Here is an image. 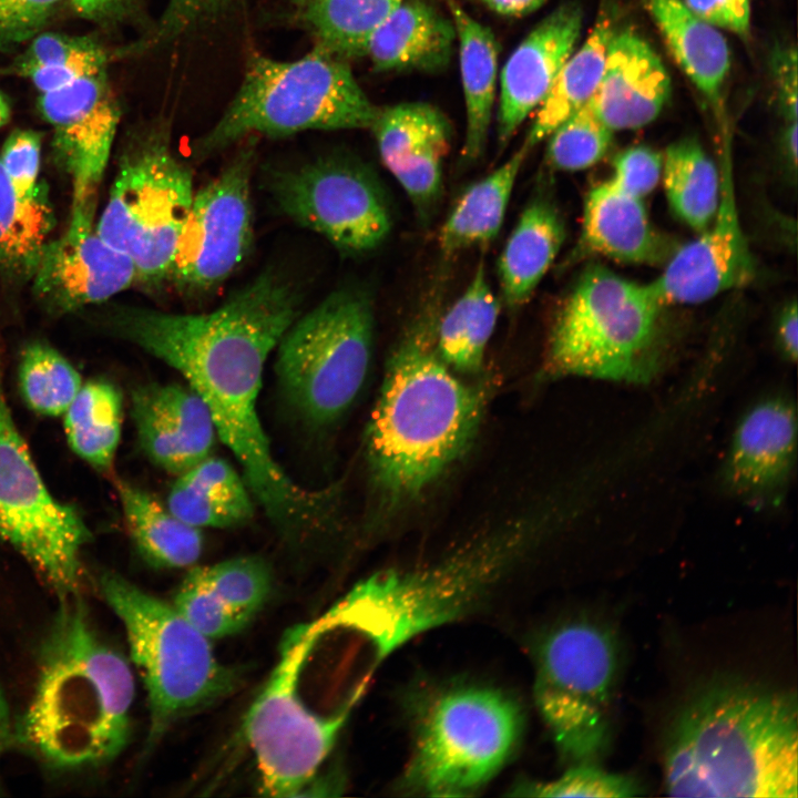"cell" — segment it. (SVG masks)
<instances>
[{
    "instance_id": "39",
    "label": "cell",
    "mask_w": 798,
    "mask_h": 798,
    "mask_svg": "<svg viewBox=\"0 0 798 798\" xmlns=\"http://www.w3.org/2000/svg\"><path fill=\"white\" fill-rule=\"evenodd\" d=\"M82 386L73 365L44 342H32L21 354L19 387L30 409L42 416L65 412Z\"/></svg>"
},
{
    "instance_id": "32",
    "label": "cell",
    "mask_w": 798,
    "mask_h": 798,
    "mask_svg": "<svg viewBox=\"0 0 798 798\" xmlns=\"http://www.w3.org/2000/svg\"><path fill=\"white\" fill-rule=\"evenodd\" d=\"M528 153L522 144L503 164L462 194L439 233L440 247L446 254L484 246L498 236Z\"/></svg>"
},
{
    "instance_id": "27",
    "label": "cell",
    "mask_w": 798,
    "mask_h": 798,
    "mask_svg": "<svg viewBox=\"0 0 798 798\" xmlns=\"http://www.w3.org/2000/svg\"><path fill=\"white\" fill-rule=\"evenodd\" d=\"M565 238L556 205L539 193L523 209L498 260V276L505 304H525L553 264Z\"/></svg>"
},
{
    "instance_id": "18",
    "label": "cell",
    "mask_w": 798,
    "mask_h": 798,
    "mask_svg": "<svg viewBox=\"0 0 798 798\" xmlns=\"http://www.w3.org/2000/svg\"><path fill=\"white\" fill-rule=\"evenodd\" d=\"M39 108L53 129L54 158L71 180V212H95L120 121L105 72L41 93Z\"/></svg>"
},
{
    "instance_id": "26",
    "label": "cell",
    "mask_w": 798,
    "mask_h": 798,
    "mask_svg": "<svg viewBox=\"0 0 798 798\" xmlns=\"http://www.w3.org/2000/svg\"><path fill=\"white\" fill-rule=\"evenodd\" d=\"M457 39L451 18L423 0H406L371 34L366 55L374 69L443 70Z\"/></svg>"
},
{
    "instance_id": "46",
    "label": "cell",
    "mask_w": 798,
    "mask_h": 798,
    "mask_svg": "<svg viewBox=\"0 0 798 798\" xmlns=\"http://www.w3.org/2000/svg\"><path fill=\"white\" fill-rule=\"evenodd\" d=\"M612 167L610 178L624 191L643 200L662 178L663 156L648 146H631L614 157Z\"/></svg>"
},
{
    "instance_id": "17",
    "label": "cell",
    "mask_w": 798,
    "mask_h": 798,
    "mask_svg": "<svg viewBox=\"0 0 798 798\" xmlns=\"http://www.w3.org/2000/svg\"><path fill=\"white\" fill-rule=\"evenodd\" d=\"M720 193L712 222L697 238L677 247L652 282L665 306L693 305L749 284L756 273L743 229L734 183L729 131L722 133Z\"/></svg>"
},
{
    "instance_id": "20",
    "label": "cell",
    "mask_w": 798,
    "mask_h": 798,
    "mask_svg": "<svg viewBox=\"0 0 798 798\" xmlns=\"http://www.w3.org/2000/svg\"><path fill=\"white\" fill-rule=\"evenodd\" d=\"M796 410L789 399L769 396L739 419L723 468V481L754 505L777 504L792 478L797 456Z\"/></svg>"
},
{
    "instance_id": "13",
    "label": "cell",
    "mask_w": 798,
    "mask_h": 798,
    "mask_svg": "<svg viewBox=\"0 0 798 798\" xmlns=\"http://www.w3.org/2000/svg\"><path fill=\"white\" fill-rule=\"evenodd\" d=\"M317 635L316 622L285 633L276 666L243 720V736L255 756L266 796L301 794L331 751L352 708L324 717L298 695L299 673Z\"/></svg>"
},
{
    "instance_id": "4",
    "label": "cell",
    "mask_w": 798,
    "mask_h": 798,
    "mask_svg": "<svg viewBox=\"0 0 798 798\" xmlns=\"http://www.w3.org/2000/svg\"><path fill=\"white\" fill-rule=\"evenodd\" d=\"M482 388L461 380L413 331L386 369L367 429L372 478L393 502L417 497L469 447L484 408Z\"/></svg>"
},
{
    "instance_id": "22",
    "label": "cell",
    "mask_w": 798,
    "mask_h": 798,
    "mask_svg": "<svg viewBox=\"0 0 798 798\" xmlns=\"http://www.w3.org/2000/svg\"><path fill=\"white\" fill-rule=\"evenodd\" d=\"M131 413L141 449L163 471L177 477L212 456L218 438L214 420L187 383L137 386Z\"/></svg>"
},
{
    "instance_id": "12",
    "label": "cell",
    "mask_w": 798,
    "mask_h": 798,
    "mask_svg": "<svg viewBox=\"0 0 798 798\" xmlns=\"http://www.w3.org/2000/svg\"><path fill=\"white\" fill-rule=\"evenodd\" d=\"M617 673L616 641L595 622L565 623L543 640L534 698L560 754L571 763L594 761L607 747Z\"/></svg>"
},
{
    "instance_id": "15",
    "label": "cell",
    "mask_w": 798,
    "mask_h": 798,
    "mask_svg": "<svg viewBox=\"0 0 798 798\" xmlns=\"http://www.w3.org/2000/svg\"><path fill=\"white\" fill-rule=\"evenodd\" d=\"M269 191L282 213L344 256L368 254L390 234L391 214L380 185L354 160L326 156L276 172Z\"/></svg>"
},
{
    "instance_id": "47",
    "label": "cell",
    "mask_w": 798,
    "mask_h": 798,
    "mask_svg": "<svg viewBox=\"0 0 798 798\" xmlns=\"http://www.w3.org/2000/svg\"><path fill=\"white\" fill-rule=\"evenodd\" d=\"M61 0H0V45L35 37Z\"/></svg>"
},
{
    "instance_id": "51",
    "label": "cell",
    "mask_w": 798,
    "mask_h": 798,
    "mask_svg": "<svg viewBox=\"0 0 798 798\" xmlns=\"http://www.w3.org/2000/svg\"><path fill=\"white\" fill-rule=\"evenodd\" d=\"M797 55L795 51L779 52L776 59L780 96L789 122L797 121Z\"/></svg>"
},
{
    "instance_id": "29",
    "label": "cell",
    "mask_w": 798,
    "mask_h": 798,
    "mask_svg": "<svg viewBox=\"0 0 798 798\" xmlns=\"http://www.w3.org/2000/svg\"><path fill=\"white\" fill-rule=\"evenodd\" d=\"M459 42V62L466 104L462 160L473 163L483 154L495 101L499 49L490 28L477 21L457 0H446Z\"/></svg>"
},
{
    "instance_id": "21",
    "label": "cell",
    "mask_w": 798,
    "mask_h": 798,
    "mask_svg": "<svg viewBox=\"0 0 798 798\" xmlns=\"http://www.w3.org/2000/svg\"><path fill=\"white\" fill-rule=\"evenodd\" d=\"M380 158L420 216L427 217L442 192V165L451 125L436 106L405 102L383 108L370 127Z\"/></svg>"
},
{
    "instance_id": "3",
    "label": "cell",
    "mask_w": 798,
    "mask_h": 798,
    "mask_svg": "<svg viewBox=\"0 0 798 798\" xmlns=\"http://www.w3.org/2000/svg\"><path fill=\"white\" fill-rule=\"evenodd\" d=\"M795 693L736 679L696 692L675 715L663 753L674 797L796 798Z\"/></svg>"
},
{
    "instance_id": "28",
    "label": "cell",
    "mask_w": 798,
    "mask_h": 798,
    "mask_svg": "<svg viewBox=\"0 0 798 798\" xmlns=\"http://www.w3.org/2000/svg\"><path fill=\"white\" fill-rule=\"evenodd\" d=\"M645 3L674 59L720 117L722 91L730 65L726 39L682 0Z\"/></svg>"
},
{
    "instance_id": "45",
    "label": "cell",
    "mask_w": 798,
    "mask_h": 798,
    "mask_svg": "<svg viewBox=\"0 0 798 798\" xmlns=\"http://www.w3.org/2000/svg\"><path fill=\"white\" fill-rule=\"evenodd\" d=\"M41 136L31 130H16L6 140L0 162L16 192L33 197L43 183H38L40 171Z\"/></svg>"
},
{
    "instance_id": "5",
    "label": "cell",
    "mask_w": 798,
    "mask_h": 798,
    "mask_svg": "<svg viewBox=\"0 0 798 798\" xmlns=\"http://www.w3.org/2000/svg\"><path fill=\"white\" fill-rule=\"evenodd\" d=\"M531 532L519 522L432 566L374 574L317 621L324 631L355 638L371 675L412 637L467 612L524 550Z\"/></svg>"
},
{
    "instance_id": "34",
    "label": "cell",
    "mask_w": 798,
    "mask_h": 798,
    "mask_svg": "<svg viewBox=\"0 0 798 798\" xmlns=\"http://www.w3.org/2000/svg\"><path fill=\"white\" fill-rule=\"evenodd\" d=\"M613 33L611 18L601 16L583 45L573 51L566 60L550 92L538 108L523 143L529 151L546 140L557 125L594 95L603 74Z\"/></svg>"
},
{
    "instance_id": "6",
    "label": "cell",
    "mask_w": 798,
    "mask_h": 798,
    "mask_svg": "<svg viewBox=\"0 0 798 798\" xmlns=\"http://www.w3.org/2000/svg\"><path fill=\"white\" fill-rule=\"evenodd\" d=\"M654 285L590 265L560 305L545 368L556 377L641 385L665 362L663 308Z\"/></svg>"
},
{
    "instance_id": "40",
    "label": "cell",
    "mask_w": 798,
    "mask_h": 798,
    "mask_svg": "<svg viewBox=\"0 0 798 798\" xmlns=\"http://www.w3.org/2000/svg\"><path fill=\"white\" fill-rule=\"evenodd\" d=\"M613 133L597 114L591 98L546 137L545 160L557 171L586 170L606 155Z\"/></svg>"
},
{
    "instance_id": "53",
    "label": "cell",
    "mask_w": 798,
    "mask_h": 798,
    "mask_svg": "<svg viewBox=\"0 0 798 798\" xmlns=\"http://www.w3.org/2000/svg\"><path fill=\"white\" fill-rule=\"evenodd\" d=\"M491 11L511 18L528 16L541 8L548 0H481Z\"/></svg>"
},
{
    "instance_id": "50",
    "label": "cell",
    "mask_w": 798,
    "mask_h": 798,
    "mask_svg": "<svg viewBox=\"0 0 798 798\" xmlns=\"http://www.w3.org/2000/svg\"><path fill=\"white\" fill-rule=\"evenodd\" d=\"M40 255H35L13 238L0 226V268L16 278H32Z\"/></svg>"
},
{
    "instance_id": "25",
    "label": "cell",
    "mask_w": 798,
    "mask_h": 798,
    "mask_svg": "<svg viewBox=\"0 0 798 798\" xmlns=\"http://www.w3.org/2000/svg\"><path fill=\"white\" fill-rule=\"evenodd\" d=\"M677 247L655 228L643 200L608 178L585 197L581 234L571 258L596 255L622 264L657 265L666 263Z\"/></svg>"
},
{
    "instance_id": "33",
    "label": "cell",
    "mask_w": 798,
    "mask_h": 798,
    "mask_svg": "<svg viewBox=\"0 0 798 798\" xmlns=\"http://www.w3.org/2000/svg\"><path fill=\"white\" fill-rule=\"evenodd\" d=\"M499 316V303L480 262L463 294L443 316L434 349L460 374L478 372Z\"/></svg>"
},
{
    "instance_id": "35",
    "label": "cell",
    "mask_w": 798,
    "mask_h": 798,
    "mask_svg": "<svg viewBox=\"0 0 798 798\" xmlns=\"http://www.w3.org/2000/svg\"><path fill=\"white\" fill-rule=\"evenodd\" d=\"M63 416L73 452L99 471L110 470L122 430L120 390L105 380L89 381L81 386Z\"/></svg>"
},
{
    "instance_id": "9",
    "label": "cell",
    "mask_w": 798,
    "mask_h": 798,
    "mask_svg": "<svg viewBox=\"0 0 798 798\" xmlns=\"http://www.w3.org/2000/svg\"><path fill=\"white\" fill-rule=\"evenodd\" d=\"M369 294L345 286L298 316L277 345L275 374L291 409L307 424L338 420L366 380L372 351Z\"/></svg>"
},
{
    "instance_id": "48",
    "label": "cell",
    "mask_w": 798,
    "mask_h": 798,
    "mask_svg": "<svg viewBox=\"0 0 798 798\" xmlns=\"http://www.w3.org/2000/svg\"><path fill=\"white\" fill-rule=\"evenodd\" d=\"M236 0H168L156 31L157 41H172Z\"/></svg>"
},
{
    "instance_id": "8",
    "label": "cell",
    "mask_w": 798,
    "mask_h": 798,
    "mask_svg": "<svg viewBox=\"0 0 798 798\" xmlns=\"http://www.w3.org/2000/svg\"><path fill=\"white\" fill-rule=\"evenodd\" d=\"M99 589L124 626L131 661L146 689L151 750L183 717L229 696L239 674L215 656L211 640L172 604L106 571Z\"/></svg>"
},
{
    "instance_id": "55",
    "label": "cell",
    "mask_w": 798,
    "mask_h": 798,
    "mask_svg": "<svg viewBox=\"0 0 798 798\" xmlns=\"http://www.w3.org/2000/svg\"><path fill=\"white\" fill-rule=\"evenodd\" d=\"M110 1L112 0H71L76 10L84 14L103 9Z\"/></svg>"
},
{
    "instance_id": "54",
    "label": "cell",
    "mask_w": 798,
    "mask_h": 798,
    "mask_svg": "<svg viewBox=\"0 0 798 798\" xmlns=\"http://www.w3.org/2000/svg\"><path fill=\"white\" fill-rule=\"evenodd\" d=\"M14 723L6 696L0 687V760L2 755L13 745Z\"/></svg>"
},
{
    "instance_id": "16",
    "label": "cell",
    "mask_w": 798,
    "mask_h": 798,
    "mask_svg": "<svg viewBox=\"0 0 798 798\" xmlns=\"http://www.w3.org/2000/svg\"><path fill=\"white\" fill-rule=\"evenodd\" d=\"M254 147H245L195 191L167 278L181 293L212 291L247 258L254 241Z\"/></svg>"
},
{
    "instance_id": "23",
    "label": "cell",
    "mask_w": 798,
    "mask_h": 798,
    "mask_svg": "<svg viewBox=\"0 0 798 798\" xmlns=\"http://www.w3.org/2000/svg\"><path fill=\"white\" fill-rule=\"evenodd\" d=\"M582 10L566 2L548 14L515 48L500 75L498 142L508 145L529 114L539 108L573 53Z\"/></svg>"
},
{
    "instance_id": "57",
    "label": "cell",
    "mask_w": 798,
    "mask_h": 798,
    "mask_svg": "<svg viewBox=\"0 0 798 798\" xmlns=\"http://www.w3.org/2000/svg\"><path fill=\"white\" fill-rule=\"evenodd\" d=\"M10 105L7 98L0 92V127L10 119Z\"/></svg>"
},
{
    "instance_id": "37",
    "label": "cell",
    "mask_w": 798,
    "mask_h": 798,
    "mask_svg": "<svg viewBox=\"0 0 798 798\" xmlns=\"http://www.w3.org/2000/svg\"><path fill=\"white\" fill-rule=\"evenodd\" d=\"M406 0H311L303 11L315 48L344 60L366 55L375 30Z\"/></svg>"
},
{
    "instance_id": "56",
    "label": "cell",
    "mask_w": 798,
    "mask_h": 798,
    "mask_svg": "<svg viewBox=\"0 0 798 798\" xmlns=\"http://www.w3.org/2000/svg\"><path fill=\"white\" fill-rule=\"evenodd\" d=\"M797 121L789 122V126L786 132V144L790 160L794 164H796L797 161Z\"/></svg>"
},
{
    "instance_id": "7",
    "label": "cell",
    "mask_w": 798,
    "mask_h": 798,
    "mask_svg": "<svg viewBox=\"0 0 798 798\" xmlns=\"http://www.w3.org/2000/svg\"><path fill=\"white\" fill-rule=\"evenodd\" d=\"M378 111L347 60L315 47L294 61L254 53L233 100L194 142L193 154L203 161L252 135L370 129Z\"/></svg>"
},
{
    "instance_id": "10",
    "label": "cell",
    "mask_w": 798,
    "mask_h": 798,
    "mask_svg": "<svg viewBox=\"0 0 798 798\" xmlns=\"http://www.w3.org/2000/svg\"><path fill=\"white\" fill-rule=\"evenodd\" d=\"M520 730V710L504 694L487 687L447 690L418 725L405 787L432 797L469 796L501 770Z\"/></svg>"
},
{
    "instance_id": "24",
    "label": "cell",
    "mask_w": 798,
    "mask_h": 798,
    "mask_svg": "<svg viewBox=\"0 0 798 798\" xmlns=\"http://www.w3.org/2000/svg\"><path fill=\"white\" fill-rule=\"evenodd\" d=\"M671 94V79L652 47L635 31L614 32L598 86L592 96L602 121L613 131L653 122Z\"/></svg>"
},
{
    "instance_id": "36",
    "label": "cell",
    "mask_w": 798,
    "mask_h": 798,
    "mask_svg": "<svg viewBox=\"0 0 798 798\" xmlns=\"http://www.w3.org/2000/svg\"><path fill=\"white\" fill-rule=\"evenodd\" d=\"M662 178L669 207L699 233L715 216L719 202L718 165L694 139L671 144L663 156Z\"/></svg>"
},
{
    "instance_id": "49",
    "label": "cell",
    "mask_w": 798,
    "mask_h": 798,
    "mask_svg": "<svg viewBox=\"0 0 798 798\" xmlns=\"http://www.w3.org/2000/svg\"><path fill=\"white\" fill-rule=\"evenodd\" d=\"M698 18L714 27L738 34L749 30L750 7L748 0H683Z\"/></svg>"
},
{
    "instance_id": "2",
    "label": "cell",
    "mask_w": 798,
    "mask_h": 798,
    "mask_svg": "<svg viewBox=\"0 0 798 798\" xmlns=\"http://www.w3.org/2000/svg\"><path fill=\"white\" fill-rule=\"evenodd\" d=\"M60 600L40 648L33 695L14 723L13 745L54 771L99 768L129 744L133 673L100 635L79 593Z\"/></svg>"
},
{
    "instance_id": "42",
    "label": "cell",
    "mask_w": 798,
    "mask_h": 798,
    "mask_svg": "<svg viewBox=\"0 0 798 798\" xmlns=\"http://www.w3.org/2000/svg\"><path fill=\"white\" fill-rule=\"evenodd\" d=\"M641 786L631 776L600 768L594 761L573 764L550 781H525L512 795L524 797L628 798L641 795Z\"/></svg>"
},
{
    "instance_id": "41",
    "label": "cell",
    "mask_w": 798,
    "mask_h": 798,
    "mask_svg": "<svg viewBox=\"0 0 798 798\" xmlns=\"http://www.w3.org/2000/svg\"><path fill=\"white\" fill-rule=\"evenodd\" d=\"M202 580L235 612L253 620L268 600L273 574L257 555L228 559L196 566Z\"/></svg>"
},
{
    "instance_id": "52",
    "label": "cell",
    "mask_w": 798,
    "mask_h": 798,
    "mask_svg": "<svg viewBox=\"0 0 798 798\" xmlns=\"http://www.w3.org/2000/svg\"><path fill=\"white\" fill-rule=\"evenodd\" d=\"M777 341L784 357L795 362L798 355V310L796 301L787 305L777 324Z\"/></svg>"
},
{
    "instance_id": "43",
    "label": "cell",
    "mask_w": 798,
    "mask_h": 798,
    "mask_svg": "<svg viewBox=\"0 0 798 798\" xmlns=\"http://www.w3.org/2000/svg\"><path fill=\"white\" fill-rule=\"evenodd\" d=\"M172 605L208 640L224 638L252 621L229 607L201 577L196 566L181 583Z\"/></svg>"
},
{
    "instance_id": "30",
    "label": "cell",
    "mask_w": 798,
    "mask_h": 798,
    "mask_svg": "<svg viewBox=\"0 0 798 798\" xmlns=\"http://www.w3.org/2000/svg\"><path fill=\"white\" fill-rule=\"evenodd\" d=\"M166 507L198 529H227L254 515V497L244 479L226 460L209 456L176 477Z\"/></svg>"
},
{
    "instance_id": "58",
    "label": "cell",
    "mask_w": 798,
    "mask_h": 798,
    "mask_svg": "<svg viewBox=\"0 0 798 798\" xmlns=\"http://www.w3.org/2000/svg\"><path fill=\"white\" fill-rule=\"evenodd\" d=\"M310 1H311V0H290V2H291L293 4H295V6H296L297 8H299V9L304 8V7H305L307 3H309Z\"/></svg>"
},
{
    "instance_id": "19",
    "label": "cell",
    "mask_w": 798,
    "mask_h": 798,
    "mask_svg": "<svg viewBox=\"0 0 798 798\" xmlns=\"http://www.w3.org/2000/svg\"><path fill=\"white\" fill-rule=\"evenodd\" d=\"M93 219L94 212H71L66 231L41 252L34 293L53 311L106 301L136 282L132 259L99 236Z\"/></svg>"
},
{
    "instance_id": "31",
    "label": "cell",
    "mask_w": 798,
    "mask_h": 798,
    "mask_svg": "<svg viewBox=\"0 0 798 798\" xmlns=\"http://www.w3.org/2000/svg\"><path fill=\"white\" fill-rule=\"evenodd\" d=\"M131 538L142 557L163 569L193 566L203 551L201 529L182 521L149 492L126 482L116 484Z\"/></svg>"
},
{
    "instance_id": "11",
    "label": "cell",
    "mask_w": 798,
    "mask_h": 798,
    "mask_svg": "<svg viewBox=\"0 0 798 798\" xmlns=\"http://www.w3.org/2000/svg\"><path fill=\"white\" fill-rule=\"evenodd\" d=\"M194 193L192 171L167 133H151L123 155L95 229L132 259L137 283L156 288L167 282Z\"/></svg>"
},
{
    "instance_id": "44",
    "label": "cell",
    "mask_w": 798,
    "mask_h": 798,
    "mask_svg": "<svg viewBox=\"0 0 798 798\" xmlns=\"http://www.w3.org/2000/svg\"><path fill=\"white\" fill-rule=\"evenodd\" d=\"M53 223L44 184L35 196L22 197L0 162V226L6 234L29 252L41 255Z\"/></svg>"
},
{
    "instance_id": "38",
    "label": "cell",
    "mask_w": 798,
    "mask_h": 798,
    "mask_svg": "<svg viewBox=\"0 0 798 798\" xmlns=\"http://www.w3.org/2000/svg\"><path fill=\"white\" fill-rule=\"evenodd\" d=\"M106 62L105 51L90 38L44 32L32 38L16 71L45 93L105 72Z\"/></svg>"
},
{
    "instance_id": "14",
    "label": "cell",
    "mask_w": 798,
    "mask_h": 798,
    "mask_svg": "<svg viewBox=\"0 0 798 798\" xmlns=\"http://www.w3.org/2000/svg\"><path fill=\"white\" fill-rule=\"evenodd\" d=\"M0 539L64 597L79 593L91 532L79 511L52 495L19 431L0 370Z\"/></svg>"
},
{
    "instance_id": "1",
    "label": "cell",
    "mask_w": 798,
    "mask_h": 798,
    "mask_svg": "<svg viewBox=\"0 0 798 798\" xmlns=\"http://www.w3.org/2000/svg\"><path fill=\"white\" fill-rule=\"evenodd\" d=\"M300 294L267 269L203 314L114 307L109 330L175 369L201 397L217 437L242 468L254 497L284 536L326 525L337 489L309 490L279 466L258 413L264 367L299 316Z\"/></svg>"
}]
</instances>
